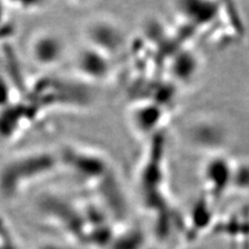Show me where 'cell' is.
I'll use <instances>...</instances> for the list:
<instances>
[{
	"label": "cell",
	"instance_id": "6da1fadb",
	"mask_svg": "<svg viewBox=\"0 0 249 249\" xmlns=\"http://www.w3.org/2000/svg\"><path fill=\"white\" fill-rule=\"evenodd\" d=\"M31 52L35 59L40 64H53L61 56L62 44L56 36L43 35L36 38L31 47Z\"/></svg>",
	"mask_w": 249,
	"mask_h": 249
},
{
	"label": "cell",
	"instance_id": "7a4b0ae2",
	"mask_svg": "<svg viewBox=\"0 0 249 249\" xmlns=\"http://www.w3.org/2000/svg\"><path fill=\"white\" fill-rule=\"evenodd\" d=\"M41 249H75V248H71V247H67V246H62V245H53V244H49L46 245Z\"/></svg>",
	"mask_w": 249,
	"mask_h": 249
}]
</instances>
